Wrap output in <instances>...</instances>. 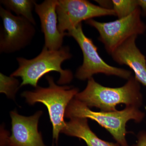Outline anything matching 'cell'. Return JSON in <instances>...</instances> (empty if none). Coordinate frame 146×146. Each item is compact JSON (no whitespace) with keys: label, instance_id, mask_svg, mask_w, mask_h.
Segmentation results:
<instances>
[{"label":"cell","instance_id":"obj_14","mask_svg":"<svg viewBox=\"0 0 146 146\" xmlns=\"http://www.w3.org/2000/svg\"><path fill=\"white\" fill-rule=\"evenodd\" d=\"M112 9L118 19L125 18L139 7L138 0H112Z\"/></svg>","mask_w":146,"mask_h":146},{"label":"cell","instance_id":"obj_1","mask_svg":"<svg viewBox=\"0 0 146 146\" xmlns=\"http://www.w3.org/2000/svg\"><path fill=\"white\" fill-rule=\"evenodd\" d=\"M74 98L89 108H97L103 112L117 111L116 106L119 104L139 108L143 101L140 83L132 76L123 86L118 88L102 86L91 78L85 89Z\"/></svg>","mask_w":146,"mask_h":146},{"label":"cell","instance_id":"obj_15","mask_svg":"<svg viewBox=\"0 0 146 146\" xmlns=\"http://www.w3.org/2000/svg\"><path fill=\"white\" fill-rule=\"evenodd\" d=\"M1 93H4L10 98L14 99L20 85L17 79L14 77L7 76L2 73L0 74Z\"/></svg>","mask_w":146,"mask_h":146},{"label":"cell","instance_id":"obj_10","mask_svg":"<svg viewBox=\"0 0 146 146\" xmlns=\"http://www.w3.org/2000/svg\"><path fill=\"white\" fill-rule=\"evenodd\" d=\"M58 1L46 0L41 4H35V8L39 16L42 31L44 35V46L50 50H57L62 47L66 33L58 30L56 8Z\"/></svg>","mask_w":146,"mask_h":146},{"label":"cell","instance_id":"obj_5","mask_svg":"<svg viewBox=\"0 0 146 146\" xmlns=\"http://www.w3.org/2000/svg\"><path fill=\"white\" fill-rule=\"evenodd\" d=\"M67 33V36H72L77 42L83 54V63L75 74L76 77L79 80H88L98 74L117 76L126 80L132 76L131 71L111 66L103 60L92 39L84 33L82 23Z\"/></svg>","mask_w":146,"mask_h":146},{"label":"cell","instance_id":"obj_18","mask_svg":"<svg viewBox=\"0 0 146 146\" xmlns=\"http://www.w3.org/2000/svg\"><path fill=\"white\" fill-rule=\"evenodd\" d=\"M138 6L141 8L146 16V0H138Z\"/></svg>","mask_w":146,"mask_h":146},{"label":"cell","instance_id":"obj_2","mask_svg":"<svg viewBox=\"0 0 146 146\" xmlns=\"http://www.w3.org/2000/svg\"><path fill=\"white\" fill-rule=\"evenodd\" d=\"M72 57L69 47L62 46L57 50H52L44 46L41 52L33 59L17 58L19 67L10 76L22 78L20 87L29 84L36 88L41 78L47 73L55 71L60 74L58 84H69L72 80V73L70 70H63L61 65Z\"/></svg>","mask_w":146,"mask_h":146},{"label":"cell","instance_id":"obj_3","mask_svg":"<svg viewBox=\"0 0 146 146\" xmlns=\"http://www.w3.org/2000/svg\"><path fill=\"white\" fill-rule=\"evenodd\" d=\"M145 116V113L139 108L133 106H126L123 110L114 112H95L75 98L68 105L65 113V117L70 119L80 118L94 120L106 129L120 146H129L126 139L127 122L133 120L139 123Z\"/></svg>","mask_w":146,"mask_h":146},{"label":"cell","instance_id":"obj_19","mask_svg":"<svg viewBox=\"0 0 146 146\" xmlns=\"http://www.w3.org/2000/svg\"></svg>","mask_w":146,"mask_h":146},{"label":"cell","instance_id":"obj_12","mask_svg":"<svg viewBox=\"0 0 146 146\" xmlns=\"http://www.w3.org/2000/svg\"><path fill=\"white\" fill-rule=\"evenodd\" d=\"M61 133L67 136L82 139L87 146H120L118 143H113L102 140L91 130L85 118H71Z\"/></svg>","mask_w":146,"mask_h":146},{"label":"cell","instance_id":"obj_8","mask_svg":"<svg viewBox=\"0 0 146 146\" xmlns=\"http://www.w3.org/2000/svg\"><path fill=\"white\" fill-rule=\"evenodd\" d=\"M56 13L58 30L63 34L77 26L82 21L95 17L116 16L112 9L103 8L86 0H59Z\"/></svg>","mask_w":146,"mask_h":146},{"label":"cell","instance_id":"obj_16","mask_svg":"<svg viewBox=\"0 0 146 146\" xmlns=\"http://www.w3.org/2000/svg\"><path fill=\"white\" fill-rule=\"evenodd\" d=\"M137 141L131 146H146V131H141L137 136Z\"/></svg>","mask_w":146,"mask_h":146},{"label":"cell","instance_id":"obj_17","mask_svg":"<svg viewBox=\"0 0 146 146\" xmlns=\"http://www.w3.org/2000/svg\"><path fill=\"white\" fill-rule=\"evenodd\" d=\"M100 5V6L106 9H112V1H96Z\"/></svg>","mask_w":146,"mask_h":146},{"label":"cell","instance_id":"obj_13","mask_svg":"<svg viewBox=\"0 0 146 146\" xmlns=\"http://www.w3.org/2000/svg\"><path fill=\"white\" fill-rule=\"evenodd\" d=\"M1 3L6 9L12 11L17 16H21L35 25V20L32 14V10L36 4L34 0H2Z\"/></svg>","mask_w":146,"mask_h":146},{"label":"cell","instance_id":"obj_9","mask_svg":"<svg viewBox=\"0 0 146 146\" xmlns=\"http://www.w3.org/2000/svg\"><path fill=\"white\" fill-rule=\"evenodd\" d=\"M42 113L39 110L33 115L25 117L19 115L16 110L11 112V134L7 139L6 146H48L38 131Z\"/></svg>","mask_w":146,"mask_h":146},{"label":"cell","instance_id":"obj_7","mask_svg":"<svg viewBox=\"0 0 146 146\" xmlns=\"http://www.w3.org/2000/svg\"><path fill=\"white\" fill-rule=\"evenodd\" d=\"M0 16L3 21L0 34L1 53L15 52L30 44L35 34L33 24L23 17L14 16L2 7Z\"/></svg>","mask_w":146,"mask_h":146},{"label":"cell","instance_id":"obj_11","mask_svg":"<svg viewBox=\"0 0 146 146\" xmlns=\"http://www.w3.org/2000/svg\"><path fill=\"white\" fill-rule=\"evenodd\" d=\"M137 35L129 37L113 52L112 58L120 65L129 66L135 74V78L146 87L145 56L136 45Z\"/></svg>","mask_w":146,"mask_h":146},{"label":"cell","instance_id":"obj_6","mask_svg":"<svg viewBox=\"0 0 146 146\" xmlns=\"http://www.w3.org/2000/svg\"><path fill=\"white\" fill-rule=\"evenodd\" d=\"M141 9L138 7L129 16L108 23H101L92 19L86 23L96 29L99 33V40L106 51L111 54L118 47L133 35L143 34L146 25L141 19Z\"/></svg>","mask_w":146,"mask_h":146},{"label":"cell","instance_id":"obj_4","mask_svg":"<svg viewBox=\"0 0 146 146\" xmlns=\"http://www.w3.org/2000/svg\"><path fill=\"white\" fill-rule=\"evenodd\" d=\"M46 78L49 84L48 87L37 86L34 91H24L21 96L30 105L41 103L46 106L52 124L53 139L57 144L59 134L66 124L64 117L66 109L79 89L57 85L51 76H47Z\"/></svg>","mask_w":146,"mask_h":146}]
</instances>
